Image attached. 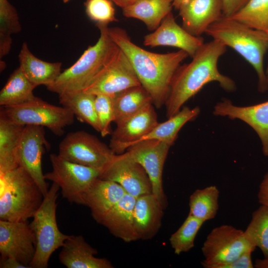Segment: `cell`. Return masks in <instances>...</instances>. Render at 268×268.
I'll return each instance as SVG.
<instances>
[{"mask_svg":"<svg viewBox=\"0 0 268 268\" xmlns=\"http://www.w3.org/2000/svg\"><path fill=\"white\" fill-rule=\"evenodd\" d=\"M226 51L225 45L213 39L200 47L190 63L178 67L165 103L168 118L178 113L189 99L209 82H218L227 92L236 90L235 82L221 73L217 67L218 59Z\"/></svg>","mask_w":268,"mask_h":268,"instance_id":"cell-1","label":"cell"},{"mask_svg":"<svg viewBox=\"0 0 268 268\" xmlns=\"http://www.w3.org/2000/svg\"><path fill=\"white\" fill-rule=\"evenodd\" d=\"M108 34L129 59L141 85L151 95L153 104L162 107L172 78L188 54L182 50L165 54L147 51L134 43L126 31L120 27L108 28Z\"/></svg>","mask_w":268,"mask_h":268,"instance_id":"cell-2","label":"cell"},{"mask_svg":"<svg viewBox=\"0 0 268 268\" xmlns=\"http://www.w3.org/2000/svg\"><path fill=\"white\" fill-rule=\"evenodd\" d=\"M205 33L240 54L256 70L259 91L263 93L268 89L263 65L264 57L268 50V33L222 15L209 26Z\"/></svg>","mask_w":268,"mask_h":268,"instance_id":"cell-3","label":"cell"},{"mask_svg":"<svg viewBox=\"0 0 268 268\" xmlns=\"http://www.w3.org/2000/svg\"><path fill=\"white\" fill-rule=\"evenodd\" d=\"M100 35L96 44L85 50L78 60L62 71L52 84L46 87L59 98L83 92L111 59L118 48L108 34V25L96 24Z\"/></svg>","mask_w":268,"mask_h":268,"instance_id":"cell-4","label":"cell"},{"mask_svg":"<svg viewBox=\"0 0 268 268\" xmlns=\"http://www.w3.org/2000/svg\"><path fill=\"white\" fill-rule=\"evenodd\" d=\"M44 196L23 168L0 174V220L26 221L33 217Z\"/></svg>","mask_w":268,"mask_h":268,"instance_id":"cell-5","label":"cell"},{"mask_svg":"<svg viewBox=\"0 0 268 268\" xmlns=\"http://www.w3.org/2000/svg\"><path fill=\"white\" fill-rule=\"evenodd\" d=\"M60 187L53 183L30 224L36 238L35 253L30 264L32 268H47L51 256L62 247L70 236L62 233L56 219L57 199Z\"/></svg>","mask_w":268,"mask_h":268,"instance_id":"cell-6","label":"cell"},{"mask_svg":"<svg viewBox=\"0 0 268 268\" xmlns=\"http://www.w3.org/2000/svg\"><path fill=\"white\" fill-rule=\"evenodd\" d=\"M0 112L17 124L47 127L61 136L65 128L73 124L74 115L68 108L51 104L40 98L17 106L2 107Z\"/></svg>","mask_w":268,"mask_h":268,"instance_id":"cell-7","label":"cell"},{"mask_svg":"<svg viewBox=\"0 0 268 268\" xmlns=\"http://www.w3.org/2000/svg\"><path fill=\"white\" fill-rule=\"evenodd\" d=\"M49 158L52 170L44 174L45 180L57 184L69 202L84 205V196L100 171L69 161L59 154L51 153Z\"/></svg>","mask_w":268,"mask_h":268,"instance_id":"cell-8","label":"cell"},{"mask_svg":"<svg viewBox=\"0 0 268 268\" xmlns=\"http://www.w3.org/2000/svg\"><path fill=\"white\" fill-rule=\"evenodd\" d=\"M256 247L246 239L244 231L227 224L213 228L207 236L201 248L204 259L201 262L205 268L229 263Z\"/></svg>","mask_w":268,"mask_h":268,"instance_id":"cell-9","label":"cell"},{"mask_svg":"<svg viewBox=\"0 0 268 268\" xmlns=\"http://www.w3.org/2000/svg\"><path fill=\"white\" fill-rule=\"evenodd\" d=\"M58 154L69 161L101 172L115 154L95 136L78 131L66 135L59 144Z\"/></svg>","mask_w":268,"mask_h":268,"instance_id":"cell-10","label":"cell"},{"mask_svg":"<svg viewBox=\"0 0 268 268\" xmlns=\"http://www.w3.org/2000/svg\"><path fill=\"white\" fill-rule=\"evenodd\" d=\"M140 85L130 62L118 47L110 61L83 92L95 95H115Z\"/></svg>","mask_w":268,"mask_h":268,"instance_id":"cell-11","label":"cell"},{"mask_svg":"<svg viewBox=\"0 0 268 268\" xmlns=\"http://www.w3.org/2000/svg\"><path fill=\"white\" fill-rule=\"evenodd\" d=\"M171 145L160 140H143L130 146L126 151L132 159L140 164L145 170L151 182L152 194L164 209L167 201L163 189L162 173Z\"/></svg>","mask_w":268,"mask_h":268,"instance_id":"cell-12","label":"cell"},{"mask_svg":"<svg viewBox=\"0 0 268 268\" xmlns=\"http://www.w3.org/2000/svg\"><path fill=\"white\" fill-rule=\"evenodd\" d=\"M99 178L118 183L127 194L136 198L152 193L151 182L145 170L126 152L115 154Z\"/></svg>","mask_w":268,"mask_h":268,"instance_id":"cell-13","label":"cell"},{"mask_svg":"<svg viewBox=\"0 0 268 268\" xmlns=\"http://www.w3.org/2000/svg\"><path fill=\"white\" fill-rule=\"evenodd\" d=\"M36 246L35 234L27 221L0 220L1 260L8 258H14L30 268Z\"/></svg>","mask_w":268,"mask_h":268,"instance_id":"cell-14","label":"cell"},{"mask_svg":"<svg viewBox=\"0 0 268 268\" xmlns=\"http://www.w3.org/2000/svg\"><path fill=\"white\" fill-rule=\"evenodd\" d=\"M50 144L46 138L43 127L26 125L22 132L17 151L19 166L32 177L45 197L48 192L42 167L45 147Z\"/></svg>","mask_w":268,"mask_h":268,"instance_id":"cell-15","label":"cell"},{"mask_svg":"<svg viewBox=\"0 0 268 268\" xmlns=\"http://www.w3.org/2000/svg\"><path fill=\"white\" fill-rule=\"evenodd\" d=\"M153 104L117 123L109 147L120 154L148 134L158 123Z\"/></svg>","mask_w":268,"mask_h":268,"instance_id":"cell-16","label":"cell"},{"mask_svg":"<svg viewBox=\"0 0 268 268\" xmlns=\"http://www.w3.org/2000/svg\"><path fill=\"white\" fill-rule=\"evenodd\" d=\"M204 43L202 37L191 34L178 25L172 12L164 17L153 32L145 35L143 40V44L146 46L178 48L191 58Z\"/></svg>","mask_w":268,"mask_h":268,"instance_id":"cell-17","label":"cell"},{"mask_svg":"<svg viewBox=\"0 0 268 268\" xmlns=\"http://www.w3.org/2000/svg\"><path fill=\"white\" fill-rule=\"evenodd\" d=\"M213 114L239 119L250 126L261 139L264 154L268 156V101L252 106H237L225 98L214 106Z\"/></svg>","mask_w":268,"mask_h":268,"instance_id":"cell-18","label":"cell"},{"mask_svg":"<svg viewBox=\"0 0 268 268\" xmlns=\"http://www.w3.org/2000/svg\"><path fill=\"white\" fill-rule=\"evenodd\" d=\"M178 10L182 27L199 37L223 15L222 0H186Z\"/></svg>","mask_w":268,"mask_h":268,"instance_id":"cell-19","label":"cell"},{"mask_svg":"<svg viewBox=\"0 0 268 268\" xmlns=\"http://www.w3.org/2000/svg\"><path fill=\"white\" fill-rule=\"evenodd\" d=\"M97 253L82 236L70 235L62 246L59 258L60 263L67 268H113L107 259L95 257Z\"/></svg>","mask_w":268,"mask_h":268,"instance_id":"cell-20","label":"cell"},{"mask_svg":"<svg viewBox=\"0 0 268 268\" xmlns=\"http://www.w3.org/2000/svg\"><path fill=\"white\" fill-rule=\"evenodd\" d=\"M164 208L152 193L136 198L134 209V226L138 240H148L161 226Z\"/></svg>","mask_w":268,"mask_h":268,"instance_id":"cell-21","label":"cell"},{"mask_svg":"<svg viewBox=\"0 0 268 268\" xmlns=\"http://www.w3.org/2000/svg\"><path fill=\"white\" fill-rule=\"evenodd\" d=\"M126 194L118 183L98 178L84 196V205L90 208L93 219L99 223Z\"/></svg>","mask_w":268,"mask_h":268,"instance_id":"cell-22","label":"cell"},{"mask_svg":"<svg viewBox=\"0 0 268 268\" xmlns=\"http://www.w3.org/2000/svg\"><path fill=\"white\" fill-rule=\"evenodd\" d=\"M136 199L126 194L99 223L113 235L127 243L138 240L134 226V209Z\"/></svg>","mask_w":268,"mask_h":268,"instance_id":"cell-23","label":"cell"},{"mask_svg":"<svg viewBox=\"0 0 268 268\" xmlns=\"http://www.w3.org/2000/svg\"><path fill=\"white\" fill-rule=\"evenodd\" d=\"M18 59L19 67L36 87L41 85L48 86L62 72V63H50L39 59L31 52L26 42L22 45Z\"/></svg>","mask_w":268,"mask_h":268,"instance_id":"cell-24","label":"cell"},{"mask_svg":"<svg viewBox=\"0 0 268 268\" xmlns=\"http://www.w3.org/2000/svg\"><path fill=\"white\" fill-rule=\"evenodd\" d=\"M25 126L0 115V174L19 166L17 157L19 140Z\"/></svg>","mask_w":268,"mask_h":268,"instance_id":"cell-25","label":"cell"},{"mask_svg":"<svg viewBox=\"0 0 268 268\" xmlns=\"http://www.w3.org/2000/svg\"><path fill=\"white\" fill-rule=\"evenodd\" d=\"M173 0H138L122 8L123 15L142 21L150 31H154L171 12Z\"/></svg>","mask_w":268,"mask_h":268,"instance_id":"cell-26","label":"cell"},{"mask_svg":"<svg viewBox=\"0 0 268 268\" xmlns=\"http://www.w3.org/2000/svg\"><path fill=\"white\" fill-rule=\"evenodd\" d=\"M200 113V109L198 106L192 109L184 106L165 122L158 123L148 134L133 144L143 140H156L172 145L180 129L188 122L197 118Z\"/></svg>","mask_w":268,"mask_h":268,"instance_id":"cell-27","label":"cell"},{"mask_svg":"<svg viewBox=\"0 0 268 268\" xmlns=\"http://www.w3.org/2000/svg\"><path fill=\"white\" fill-rule=\"evenodd\" d=\"M36 87L26 77L19 67L10 75L0 92V105L11 107L28 102L36 96Z\"/></svg>","mask_w":268,"mask_h":268,"instance_id":"cell-28","label":"cell"},{"mask_svg":"<svg viewBox=\"0 0 268 268\" xmlns=\"http://www.w3.org/2000/svg\"><path fill=\"white\" fill-rule=\"evenodd\" d=\"M153 104L152 98L141 85L133 86L114 96V108L115 123Z\"/></svg>","mask_w":268,"mask_h":268,"instance_id":"cell-29","label":"cell"},{"mask_svg":"<svg viewBox=\"0 0 268 268\" xmlns=\"http://www.w3.org/2000/svg\"><path fill=\"white\" fill-rule=\"evenodd\" d=\"M219 196L215 186L196 190L190 197L189 214L204 222L213 219L219 208Z\"/></svg>","mask_w":268,"mask_h":268,"instance_id":"cell-30","label":"cell"},{"mask_svg":"<svg viewBox=\"0 0 268 268\" xmlns=\"http://www.w3.org/2000/svg\"><path fill=\"white\" fill-rule=\"evenodd\" d=\"M96 95L81 92L73 95L59 98L60 103L69 109L81 122L87 123L100 132L95 107Z\"/></svg>","mask_w":268,"mask_h":268,"instance_id":"cell-31","label":"cell"},{"mask_svg":"<svg viewBox=\"0 0 268 268\" xmlns=\"http://www.w3.org/2000/svg\"><path fill=\"white\" fill-rule=\"evenodd\" d=\"M21 30L17 12L8 0H0V59L11 49V35Z\"/></svg>","mask_w":268,"mask_h":268,"instance_id":"cell-32","label":"cell"},{"mask_svg":"<svg viewBox=\"0 0 268 268\" xmlns=\"http://www.w3.org/2000/svg\"><path fill=\"white\" fill-rule=\"evenodd\" d=\"M248 241L268 258V207L261 206L252 214L251 220L244 231Z\"/></svg>","mask_w":268,"mask_h":268,"instance_id":"cell-33","label":"cell"},{"mask_svg":"<svg viewBox=\"0 0 268 268\" xmlns=\"http://www.w3.org/2000/svg\"><path fill=\"white\" fill-rule=\"evenodd\" d=\"M229 17L250 28L268 33V0H249Z\"/></svg>","mask_w":268,"mask_h":268,"instance_id":"cell-34","label":"cell"},{"mask_svg":"<svg viewBox=\"0 0 268 268\" xmlns=\"http://www.w3.org/2000/svg\"><path fill=\"white\" fill-rule=\"evenodd\" d=\"M204 222L189 214L178 230L169 238L175 254L188 252L195 246L196 237Z\"/></svg>","mask_w":268,"mask_h":268,"instance_id":"cell-35","label":"cell"},{"mask_svg":"<svg viewBox=\"0 0 268 268\" xmlns=\"http://www.w3.org/2000/svg\"><path fill=\"white\" fill-rule=\"evenodd\" d=\"M115 95L99 94L95 97V107L100 127V133L103 137L110 134L111 124L112 122H114Z\"/></svg>","mask_w":268,"mask_h":268,"instance_id":"cell-36","label":"cell"},{"mask_svg":"<svg viewBox=\"0 0 268 268\" xmlns=\"http://www.w3.org/2000/svg\"><path fill=\"white\" fill-rule=\"evenodd\" d=\"M112 2L110 0H86L84 2L86 13L96 24L108 25L117 21Z\"/></svg>","mask_w":268,"mask_h":268,"instance_id":"cell-37","label":"cell"},{"mask_svg":"<svg viewBox=\"0 0 268 268\" xmlns=\"http://www.w3.org/2000/svg\"><path fill=\"white\" fill-rule=\"evenodd\" d=\"M253 252L252 250H248L229 263L212 265L208 268H253L254 265L252 260V253Z\"/></svg>","mask_w":268,"mask_h":268,"instance_id":"cell-38","label":"cell"},{"mask_svg":"<svg viewBox=\"0 0 268 268\" xmlns=\"http://www.w3.org/2000/svg\"><path fill=\"white\" fill-rule=\"evenodd\" d=\"M249 0H222L223 15L231 17L243 7Z\"/></svg>","mask_w":268,"mask_h":268,"instance_id":"cell-39","label":"cell"},{"mask_svg":"<svg viewBox=\"0 0 268 268\" xmlns=\"http://www.w3.org/2000/svg\"><path fill=\"white\" fill-rule=\"evenodd\" d=\"M259 202L268 207V172L264 176L258 193Z\"/></svg>","mask_w":268,"mask_h":268,"instance_id":"cell-40","label":"cell"},{"mask_svg":"<svg viewBox=\"0 0 268 268\" xmlns=\"http://www.w3.org/2000/svg\"><path fill=\"white\" fill-rule=\"evenodd\" d=\"M0 268H27L28 267L15 259L8 258L0 260Z\"/></svg>","mask_w":268,"mask_h":268,"instance_id":"cell-41","label":"cell"},{"mask_svg":"<svg viewBox=\"0 0 268 268\" xmlns=\"http://www.w3.org/2000/svg\"><path fill=\"white\" fill-rule=\"evenodd\" d=\"M118 6L124 8L129 6L138 0H110Z\"/></svg>","mask_w":268,"mask_h":268,"instance_id":"cell-42","label":"cell"},{"mask_svg":"<svg viewBox=\"0 0 268 268\" xmlns=\"http://www.w3.org/2000/svg\"><path fill=\"white\" fill-rule=\"evenodd\" d=\"M254 267L256 268H268V258L256 260Z\"/></svg>","mask_w":268,"mask_h":268,"instance_id":"cell-43","label":"cell"},{"mask_svg":"<svg viewBox=\"0 0 268 268\" xmlns=\"http://www.w3.org/2000/svg\"><path fill=\"white\" fill-rule=\"evenodd\" d=\"M186 0H173V6L178 10L181 5Z\"/></svg>","mask_w":268,"mask_h":268,"instance_id":"cell-44","label":"cell"},{"mask_svg":"<svg viewBox=\"0 0 268 268\" xmlns=\"http://www.w3.org/2000/svg\"><path fill=\"white\" fill-rule=\"evenodd\" d=\"M266 74V77H267V82L268 83V67H267V69Z\"/></svg>","mask_w":268,"mask_h":268,"instance_id":"cell-45","label":"cell"},{"mask_svg":"<svg viewBox=\"0 0 268 268\" xmlns=\"http://www.w3.org/2000/svg\"><path fill=\"white\" fill-rule=\"evenodd\" d=\"M70 0H63V2L64 3H67V2L68 1H69Z\"/></svg>","mask_w":268,"mask_h":268,"instance_id":"cell-46","label":"cell"}]
</instances>
